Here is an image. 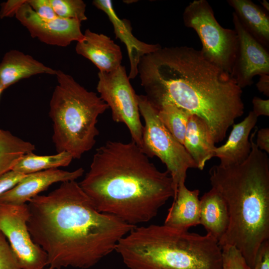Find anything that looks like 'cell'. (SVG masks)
I'll return each mask as SVG.
<instances>
[{
	"label": "cell",
	"mask_w": 269,
	"mask_h": 269,
	"mask_svg": "<svg viewBox=\"0 0 269 269\" xmlns=\"http://www.w3.org/2000/svg\"><path fill=\"white\" fill-rule=\"evenodd\" d=\"M259 91L267 97L269 96V74L260 76L259 80L256 84Z\"/></svg>",
	"instance_id": "cell-34"
},
{
	"label": "cell",
	"mask_w": 269,
	"mask_h": 269,
	"mask_svg": "<svg viewBox=\"0 0 269 269\" xmlns=\"http://www.w3.org/2000/svg\"><path fill=\"white\" fill-rule=\"evenodd\" d=\"M4 89H3V87L0 82V97L2 93V92L4 91Z\"/></svg>",
	"instance_id": "cell-36"
},
{
	"label": "cell",
	"mask_w": 269,
	"mask_h": 269,
	"mask_svg": "<svg viewBox=\"0 0 269 269\" xmlns=\"http://www.w3.org/2000/svg\"><path fill=\"white\" fill-rule=\"evenodd\" d=\"M115 251L129 269H221V247L214 237L165 225L135 226Z\"/></svg>",
	"instance_id": "cell-5"
},
{
	"label": "cell",
	"mask_w": 269,
	"mask_h": 269,
	"mask_svg": "<svg viewBox=\"0 0 269 269\" xmlns=\"http://www.w3.org/2000/svg\"><path fill=\"white\" fill-rule=\"evenodd\" d=\"M35 150L31 142L0 128V176L12 170L22 156Z\"/></svg>",
	"instance_id": "cell-22"
},
{
	"label": "cell",
	"mask_w": 269,
	"mask_h": 269,
	"mask_svg": "<svg viewBox=\"0 0 269 269\" xmlns=\"http://www.w3.org/2000/svg\"><path fill=\"white\" fill-rule=\"evenodd\" d=\"M93 5L104 11L112 22L117 38L124 43L127 48L131 64L129 79L134 78L138 74L137 66L144 55L153 52L161 46L158 44L146 43L138 40L132 33L130 22L120 19L116 14L110 0H94Z\"/></svg>",
	"instance_id": "cell-15"
},
{
	"label": "cell",
	"mask_w": 269,
	"mask_h": 269,
	"mask_svg": "<svg viewBox=\"0 0 269 269\" xmlns=\"http://www.w3.org/2000/svg\"><path fill=\"white\" fill-rule=\"evenodd\" d=\"M213 134L206 122L201 118L191 115L187 124L183 146L202 170L206 162L214 157L216 146Z\"/></svg>",
	"instance_id": "cell-19"
},
{
	"label": "cell",
	"mask_w": 269,
	"mask_h": 269,
	"mask_svg": "<svg viewBox=\"0 0 269 269\" xmlns=\"http://www.w3.org/2000/svg\"><path fill=\"white\" fill-rule=\"evenodd\" d=\"M253 110L252 112L258 118L259 116H269V100L263 99L254 97L252 100Z\"/></svg>",
	"instance_id": "cell-32"
},
{
	"label": "cell",
	"mask_w": 269,
	"mask_h": 269,
	"mask_svg": "<svg viewBox=\"0 0 269 269\" xmlns=\"http://www.w3.org/2000/svg\"><path fill=\"white\" fill-rule=\"evenodd\" d=\"M261 4L263 7V9L269 12V3L266 0H263L260 1Z\"/></svg>",
	"instance_id": "cell-35"
},
{
	"label": "cell",
	"mask_w": 269,
	"mask_h": 269,
	"mask_svg": "<svg viewBox=\"0 0 269 269\" xmlns=\"http://www.w3.org/2000/svg\"><path fill=\"white\" fill-rule=\"evenodd\" d=\"M57 16L75 19L81 22L87 19L86 4L82 0H49Z\"/></svg>",
	"instance_id": "cell-25"
},
{
	"label": "cell",
	"mask_w": 269,
	"mask_h": 269,
	"mask_svg": "<svg viewBox=\"0 0 269 269\" xmlns=\"http://www.w3.org/2000/svg\"><path fill=\"white\" fill-rule=\"evenodd\" d=\"M252 269H269V240L260 246Z\"/></svg>",
	"instance_id": "cell-30"
},
{
	"label": "cell",
	"mask_w": 269,
	"mask_h": 269,
	"mask_svg": "<svg viewBox=\"0 0 269 269\" xmlns=\"http://www.w3.org/2000/svg\"><path fill=\"white\" fill-rule=\"evenodd\" d=\"M15 17L32 37L48 45L66 47L73 41L82 40L84 37L80 21L59 17L42 19L27 3V0L18 10Z\"/></svg>",
	"instance_id": "cell-12"
},
{
	"label": "cell",
	"mask_w": 269,
	"mask_h": 269,
	"mask_svg": "<svg viewBox=\"0 0 269 269\" xmlns=\"http://www.w3.org/2000/svg\"><path fill=\"white\" fill-rule=\"evenodd\" d=\"M245 30L269 50L268 12L250 0H228Z\"/></svg>",
	"instance_id": "cell-21"
},
{
	"label": "cell",
	"mask_w": 269,
	"mask_h": 269,
	"mask_svg": "<svg viewBox=\"0 0 269 269\" xmlns=\"http://www.w3.org/2000/svg\"><path fill=\"white\" fill-rule=\"evenodd\" d=\"M198 189L191 190L180 184L169 208L164 225L188 230L200 224V199Z\"/></svg>",
	"instance_id": "cell-18"
},
{
	"label": "cell",
	"mask_w": 269,
	"mask_h": 269,
	"mask_svg": "<svg viewBox=\"0 0 269 269\" xmlns=\"http://www.w3.org/2000/svg\"><path fill=\"white\" fill-rule=\"evenodd\" d=\"M185 26L192 28L202 43L200 50L211 63L231 73L238 48L234 29L225 28L216 20L213 9L206 0H194L183 13Z\"/></svg>",
	"instance_id": "cell-8"
},
{
	"label": "cell",
	"mask_w": 269,
	"mask_h": 269,
	"mask_svg": "<svg viewBox=\"0 0 269 269\" xmlns=\"http://www.w3.org/2000/svg\"><path fill=\"white\" fill-rule=\"evenodd\" d=\"M73 159L72 156L67 152L45 155H37L31 152L22 156L12 170L23 174H29L67 166Z\"/></svg>",
	"instance_id": "cell-23"
},
{
	"label": "cell",
	"mask_w": 269,
	"mask_h": 269,
	"mask_svg": "<svg viewBox=\"0 0 269 269\" xmlns=\"http://www.w3.org/2000/svg\"><path fill=\"white\" fill-rule=\"evenodd\" d=\"M255 130L244 161L215 165L209 171L212 188L225 201L229 214L228 229L219 244L235 247L252 269L260 246L269 240V158L254 142Z\"/></svg>",
	"instance_id": "cell-4"
},
{
	"label": "cell",
	"mask_w": 269,
	"mask_h": 269,
	"mask_svg": "<svg viewBox=\"0 0 269 269\" xmlns=\"http://www.w3.org/2000/svg\"><path fill=\"white\" fill-rule=\"evenodd\" d=\"M57 70L18 50H10L0 63V81L4 90L19 81L38 74L56 75Z\"/></svg>",
	"instance_id": "cell-17"
},
{
	"label": "cell",
	"mask_w": 269,
	"mask_h": 269,
	"mask_svg": "<svg viewBox=\"0 0 269 269\" xmlns=\"http://www.w3.org/2000/svg\"><path fill=\"white\" fill-rule=\"evenodd\" d=\"M147 101L156 110L173 104L212 125L226 113L241 88L230 73L186 46L161 47L137 66Z\"/></svg>",
	"instance_id": "cell-3"
},
{
	"label": "cell",
	"mask_w": 269,
	"mask_h": 269,
	"mask_svg": "<svg viewBox=\"0 0 269 269\" xmlns=\"http://www.w3.org/2000/svg\"><path fill=\"white\" fill-rule=\"evenodd\" d=\"M232 16L238 48L230 75L242 89L253 84L254 76L269 74V53L245 30L234 12Z\"/></svg>",
	"instance_id": "cell-11"
},
{
	"label": "cell",
	"mask_w": 269,
	"mask_h": 269,
	"mask_svg": "<svg viewBox=\"0 0 269 269\" xmlns=\"http://www.w3.org/2000/svg\"><path fill=\"white\" fill-rule=\"evenodd\" d=\"M27 0H8L0 4V18L15 16L21 6Z\"/></svg>",
	"instance_id": "cell-31"
},
{
	"label": "cell",
	"mask_w": 269,
	"mask_h": 269,
	"mask_svg": "<svg viewBox=\"0 0 269 269\" xmlns=\"http://www.w3.org/2000/svg\"><path fill=\"white\" fill-rule=\"evenodd\" d=\"M84 169L80 167L73 171L51 169L26 174L16 185L0 196V203L22 205L51 185L76 181L83 176Z\"/></svg>",
	"instance_id": "cell-13"
},
{
	"label": "cell",
	"mask_w": 269,
	"mask_h": 269,
	"mask_svg": "<svg viewBox=\"0 0 269 269\" xmlns=\"http://www.w3.org/2000/svg\"><path fill=\"white\" fill-rule=\"evenodd\" d=\"M28 231L46 254L45 269L90 268L136 226L100 212L76 181L62 182L27 203Z\"/></svg>",
	"instance_id": "cell-1"
},
{
	"label": "cell",
	"mask_w": 269,
	"mask_h": 269,
	"mask_svg": "<svg viewBox=\"0 0 269 269\" xmlns=\"http://www.w3.org/2000/svg\"><path fill=\"white\" fill-rule=\"evenodd\" d=\"M27 3L42 19L51 20L58 17L49 0H27Z\"/></svg>",
	"instance_id": "cell-28"
},
{
	"label": "cell",
	"mask_w": 269,
	"mask_h": 269,
	"mask_svg": "<svg viewBox=\"0 0 269 269\" xmlns=\"http://www.w3.org/2000/svg\"><path fill=\"white\" fill-rule=\"evenodd\" d=\"M80 186L100 212L133 226L153 219L174 191L134 142L109 140L96 149Z\"/></svg>",
	"instance_id": "cell-2"
},
{
	"label": "cell",
	"mask_w": 269,
	"mask_h": 269,
	"mask_svg": "<svg viewBox=\"0 0 269 269\" xmlns=\"http://www.w3.org/2000/svg\"><path fill=\"white\" fill-rule=\"evenodd\" d=\"M137 102L144 121L140 147L148 157L156 156L165 165L172 180L174 196L178 186L185 183L188 169L197 166L184 146L159 121L157 110L145 95H137Z\"/></svg>",
	"instance_id": "cell-7"
},
{
	"label": "cell",
	"mask_w": 269,
	"mask_h": 269,
	"mask_svg": "<svg viewBox=\"0 0 269 269\" xmlns=\"http://www.w3.org/2000/svg\"><path fill=\"white\" fill-rule=\"evenodd\" d=\"M29 215L27 204L0 203V231L8 240L21 269H45L47 255L31 237L27 226Z\"/></svg>",
	"instance_id": "cell-10"
},
{
	"label": "cell",
	"mask_w": 269,
	"mask_h": 269,
	"mask_svg": "<svg viewBox=\"0 0 269 269\" xmlns=\"http://www.w3.org/2000/svg\"><path fill=\"white\" fill-rule=\"evenodd\" d=\"M82 40L77 42L76 53L91 61L99 72H110L121 65L120 47L109 37L86 29Z\"/></svg>",
	"instance_id": "cell-14"
},
{
	"label": "cell",
	"mask_w": 269,
	"mask_h": 269,
	"mask_svg": "<svg viewBox=\"0 0 269 269\" xmlns=\"http://www.w3.org/2000/svg\"><path fill=\"white\" fill-rule=\"evenodd\" d=\"M0 269H21L17 258L8 242L0 231Z\"/></svg>",
	"instance_id": "cell-27"
},
{
	"label": "cell",
	"mask_w": 269,
	"mask_h": 269,
	"mask_svg": "<svg viewBox=\"0 0 269 269\" xmlns=\"http://www.w3.org/2000/svg\"><path fill=\"white\" fill-rule=\"evenodd\" d=\"M252 111L240 123L233 125V129L226 142L216 147L214 157H218L221 165L227 166L240 164L249 156L251 151L249 136L257 122Z\"/></svg>",
	"instance_id": "cell-16"
},
{
	"label": "cell",
	"mask_w": 269,
	"mask_h": 269,
	"mask_svg": "<svg viewBox=\"0 0 269 269\" xmlns=\"http://www.w3.org/2000/svg\"><path fill=\"white\" fill-rule=\"evenodd\" d=\"M256 145L258 148L267 154L269 153V129L263 128L257 133Z\"/></svg>",
	"instance_id": "cell-33"
},
{
	"label": "cell",
	"mask_w": 269,
	"mask_h": 269,
	"mask_svg": "<svg viewBox=\"0 0 269 269\" xmlns=\"http://www.w3.org/2000/svg\"><path fill=\"white\" fill-rule=\"evenodd\" d=\"M229 224L226 203L221 195L211 189L200 199V224L218 243L225 234Z\"/></svg>",
	"instance_id": "cell-20"
},
{
	"label": "cell",
	"mask_w": 269,
	"mask_h": 269,
	"mask_svg": "<svg viewBox=\"0 0 269 269\" xmlns=\"http://www.w3.org/2000/svg\"><path fill=\"white\" fill-rule=\"evenodd\" d=\"M156 110L161 123L183 145L188 120L191 114L172 104H164Z\"/></svg>",
	"instance_id": "cell-24"
},
{
	"label": "cell",
	"mask_w": 269,
	"mask_h": 269,
	"mask_svg": "<svg viewBox=\"0 0 269 269\" xmlns=\"http://www.w3.org/2000/svg\"><path fill=\"white\" fill-rule=\"evenodd\" d=\"M221 247V269H252L247 264L240 251L235 247L225 245Z\"/></svg>",
	"instance_id": "cell-26"
},
{
	"label": "cell",
	"mask_w": 269,
	"mask_h": 269,
	"mask_svg": "<svg viewBox=\"0 0 269 269\" xmlns=\"http://www.w3.org/2000/svg\"><path fill=\"white\" fill-rule=\"evenodd\" d=\"M57 85L49 102L52 141L57 152H67L80 159L90 150L99 134L98 118L109 107L97 94L89 91L71 75L58 70Z\"/></svg>",
	"instance_id": "cell-6"
},
{
	"label": "cell",
	"mask_w": 269,
	"mask_h": 269,
	"mask_svg": "<svg viewBox=\"0 0 269 269\" xmlns=\"http://www.w3.org/2000/svg\"><path fill=\"white\" fill-rule=\"evenodd\" d=\"M26 174L11 170L0 176V196L16 185Z\"/></svg>",
	"instance_id": "cell-29"
},
{
	"label": "cell",
	"mask_w": 269,
	"mask_h": 269,
	"mask_svg": "<svg viewBox=\"0 0 269 269\" xmlns=\"http://www.w3.org/2000/svg\"><path fill=\"white\" fill-rule=\"evenodd\" d=\"M97 90L112 111V119L128 128L132 140L141 144L143 126L140 119L137 95L122 65L110 72H99Z\"/></svg>",
	"instance_id": "cell-9"
}]
</instances>
